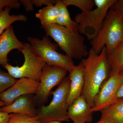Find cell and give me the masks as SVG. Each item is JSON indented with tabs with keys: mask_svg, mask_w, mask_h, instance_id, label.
Masks as SVG:
<instances>
[{
	"mask_svg": "<svg viewBox=\"0 0 123 123\" xmlns=\"http://www.w3.org/2000/svg\"><path fill=\"white\" fill-rule=\"evenodd\" d=\"M67 6H74L80 9L82 12H88L93 10L95 6L94 0H62Z\"/></svg>",
	"mask_w": 123,
	"mask_h": 123,
	"instance_id": "20",
	"label": "cell"
},
{
	"mask_svg": "<svg viewBox=\"0 0 123 123\" xmlns=\"http://www.w3.org/2000/svg\"><path fill=\"white\" fill-rule=\"evenodd\" d=\"M104 123V121L103 119L102 118H101L100 119V120H99V121H98V122H97V123Z\"/></svg>",
	"mask_w": 123,
	"mask_h": 123,
	"instance_id": "32",
	"label": "cell"
},
{
	"mask_svg": "<svg viewBox=\"0 0 123 123\" xmlns=\"http://www.w3.org/2000/svg\"><path fill=\"white\" fill-rule=\"evenodd\" d=\"M101 118L103 119L105 123H113L111 121H110V120H109L108 119L104 117L101 116Z\"/></svg>",
	"mask_w": 123,
	"mask_h": 123,
	"instance_id": "29",
	"label": "cell"
},
{
	"mask_svg": "<svg viewBox=\"0 0 123 123\" xmlns=\"http://www.w3.org/2000/svg\"><path fill=\"white\" fill-rule=\"evenodd\" d=\"M123 42V20L117 11L111 8L99 33L91 41V49L99 54L105 47L108 53Z\"/></svg>",
	"mask_w": 123,
	"mask_h": 123,
	"instance_id": "3",
	"label": "cell"
},
{
	"mask_svg": "<svg viewBox=\"0 0 123 123\" xmlns=\"http://www.w3.org/2000/svg\"><path fill=\"white\" fill-rule=\"evenodd\" d=\"M21 4L18 0H0V10L8 7L11 9L19 8Z\"/></svg>",
	"mask_w": 123,
	"mask_h": 123,
	"instance_id": "23",
	"label": "cell"
},
{
	"mask_svg": "<svg viewBox=\"0 0 123 123\" xmlns=\"http://www.w3.org/2000/svg\"><path fill=\"white\" fill-rule=\"evenodd\" d=\"M35 95L26 94L18 97L9 105L1 107L0 111L9 114L16 113L36 117L37 108L35 101Z\"/></svg>",
	"mask_w": 123,
	"mask_h": 123,
	"instance_id": "11",
	"label": "cell"
},
{
	"mask_svg": "<svg viewBox=\"0 0 123 123\" xmlns=\"http://www.w3.org/2000/svg\"><path fill=\"white\" fill-rule=\"evenodd\" d=\"M104 117L113 123H123V98L117 99L114 103L100 111Z\"/></svg>",
	"mask_w": 123,
	"mask_h": 123,
	"instance_id": "15",
	"label": "cell"
},
{
	"mask_svg": "<svg viewBox=\"0 0 123 123\" xmlns=\"http://www.w3.org/2000/svg\"><path fill=\"white\" fill-rule=\"evenodd\" d=\"M96 8L88 12H81L75 17L78 30L89 40L97 37L101 30L106 16L116 0H94Z\"/></svg>",
	"mask_w": 123,
	"mask_h": 123,
	"instance_id": "5",
	"label": "cell"
},
{
	"mask_svg": "<svg viewBox=\"0 0 123 123\" xmlns=\"http://www.w3.org/2000/svg\"><path fill=\"white\" fill-rule=\"evenodd\" d=\"M70 80V90L67 102L68 105L82 95L85 79L84 69L81 63L75 66L69 72Z\"/></svg>",
	"mask_w": 123,
	"mask_h": 123,
	"instance_id": "14",
	"label": "cell"
},
{
	"mask_svg": "<svg viewBox=\"0 0 123 123\" xmlns=\"http://www.w3.org/2000/svg\"><path fill=\"white\" fill-rule=\"evenodd\" d=\"M58 14V8L56 4L46 6L40 9L35 14L40 21L42 26L56 24Z\"/></svg>",
	"mask_w": 123,
	"mask_h": 123,
	"instance_id": "18",
	"label": "cell"
},
{
	"mask_svg": "<svg viewBox=\"0 0 123 123\" xmlns=\"http://www.w3.org/2000/svg\"><path fill=\"white\" fill-rule=\"evenodd\" d=\"M91 108L83 96L75 99L69 106L68 117L74 123H91L93 118Z\"/></svg>",
	"mask_w": 123,
	"mask_h": 123,
	"instance_id": "12",
	"label": "cell"
},
{
	"mask_svg": "<svg viewBox=\"0 0 123 123\" xmlns=\"http://www.w3.org/2000/svg\"><path fill=\"white\" fill-rule=\"evenodd\" d=\"M56 4L58 8V14L56 24L75 31L78 30L76 23L72 20L67 7L62 0H56Z\"/></svg>",
	"mask_w": 123,
	"mask_h": 123,
	"instance_id": "17",
	"label": "cell"
},
{
	"mask_svg": "<svg viewBox=\"0 0 123 123\" xmlns=\"http://www.w3.org/2000/svg\"><path fill=\"white\" fill-rule=\"evenodd\" d=\"M27 40L35 53L46 64L61 67L68 72L75 66L72 59L57 51L58 45L51 42L48 36L42 39L29 37Z\"/></svg>",
	"mask_w": 123,
	"mask_h": 123,
	"instance_id": "7",
	"label": "cell"
},
{
	"mask_svg": "<svg viewBox=\"0 0 123 123\" xmlns=\"http://www.w3.org/2000/svg\"><path fill=\"white\" fill-rule=\"evenodd\" d=\"M62 123L61 122H60V121H51V122H48V123H39V122H37L36 123Z\"/></svg>",
	"mask_w": 123,
	"mask_h": 123,
	"instance_id": "31",
	"label": "cell"
},
{
	"mask_svg": "<svg viewBox=\"0 0 123 123\" xmlns=\"http://www.w3.org/2000/svg\"><path fill=\"white\" fill-rule=\"evenodd\" d=\"M33 5L37 7H40L43 5L47 6L55 5L56 3L55 0H31Z\"/></svg>",
	"mask_w": 123,
	"mask_h": 123,
	"instance_id": "24",
	"label": "cell"
},
{
	"mask_svg": "<svg viewBox=\"0 0 123 123\" xmlns=\"http://www.w3.org/2000/svg\"><path fill=\"white\" fill-rule=\"evenodd\" d=\"M9 117V114L0 111V123H7Z\"/></svg>",
	"mask_w": 123,
	"mask_h": 123,
	"instance_id": "27",
	"label": "cell"
},
{
	"mask_svg": "<svg viewBox=\"0 0 123 123\" xmlns=\"http://www.w3.org/2000/svg\"><path fill=\"white\" fill-rule=\"evenodd\" d=\"M17 80L0 67V94L13 85Z\"/></svg>",
	"mask_w": 123,
	"mask_h": 123,
	"instance_id": "21",
	"label": "cell"
},
{
	"mask_svg": "<svg viewBox=\"0 0 123 123\" xmlns=\"http://www.w3.org/2000/svg\"><path fill=\"white\" fill-rule=\"evenodd\" d=\"M70 80L66 77L56 89L51 92L53 99L48 105L37 108V121L40 123L53 121H69L68 112L69 105L67 102L70 90Z\"/></svg>",
	"mask_w": 123,
	"mask_h": 123,
	"instance_id": "4",
	"label": "cell"
},
{
	"mask_svg": "<svg viewBox=\"0 0 123 123\" xmlns=\"http://www.w3.org/2000/svg\"><path fill=\"white\" fill-rule=\"evenodd\" d=\"M39 86V82L25 78H20L13 85L0 94V99L4 103V106L9 105L20 96L35 95Z\"/></svg>",
	"mask_w": 123,
	"mask_h": 123,
	"instance_id": "10",
	"label": "cell"
},
{
	"mask_svg": "<svg viewBox=\"0 0 123 123\" xmlns=\"http://www.w3.org/2000/svg\"><path fill=\"white\" fill-rule=\"evenodd\" d=\"M68 72L61 67L46 65L42 71L38 92L35 95L37 107L44 105L47 102L52 90L61 83L66 77Z\"/></svg>",
	"mask_w": 123,
	"mask_h": 123,
	"instance_id": "8",
	"label": "cell"
},
{
	"mask_svg": "<svg viewBox=\"0 0 123 123\" xmlns=\"http://www.w3.org/2000/svg\"><path fill=\"white\" fill-rule=\"evenodd\" d=\"M123 73L120 74L111 72L109 78L100 88L91 108L93 112L100 111L117 100L116 94L122 81Z\"/></svg>",
	"mask_w": 123,
	"mask_h": 123,
	"instance_id": "9",
	"label": "cell"
},
{
	"mask_svg": "<svg viewBox=\"0 0 123 123\" xmlns=\"http://www.w3.org/2000/svg\"><path fill=\"white\" fill-rule=\"evenodd\" d=\"M116 97L117 99L119 98H123V73L122 82L117 92Z\"/></svg>",
	"mask_w": 123,
	"mask_h": 123,
	"instance_id": "28",
	"label": "cell"
},
{
	"mask_svg": "<svg viewBox=\"0 0 123 123\" xmlns=\"http://www.w3.org/2000/svg\"><path fill=\"white\" fill-rule=\"evenodd\" d=\"M19 1L26 11H33V5L31 0H20Z\"/></svg>",
	"mask_w": 123,
	"mask_h": 123,
	"instance_id": "26",
	"label": "cell"
},
{
	"mask_svg": "<svg viewBox=\"0 0 123 123\" xmlns=\"http://www.w3.org/2000/svg\"><path fill=\"white\" fill-rule=\"evenodd\" d=\"M4 103L0 99V111L1 108L2 107L4 106Z\"/></svg>",
	"mask_w": 123,
	"mask_h": 123,
	"instance_id": "30",
	"label": "cell"
},
{
	"mask_svg": "<svg viewBox=\"0 0 123 123\" xmlns=\"http://www.w3.org/2000/svg\"><path fill=\"white\" fill-rule=\"evenodd\" d=\"M24 43L20 42L16 37L12 25L10 26L0 36V66L8 63L9 53L12 50H22Z\"/></svg>",
	"mask_w": 123,
	"mask_h": 123,
	"instance_id": "13",
	"label": "cell"
},
{
	"mask_svg": "<svg viewBox=\"0 0 123 123\" xmlns=\"http://www.w3.org/2000/svg\"><path fill=\"white\" fill-rule=\"evenodd\" d=\"M107 54L111 72L117 74L123 73V42Z\"/></svg>",
	"mask_w": 123,
	"mask_h": 123,
	"instance_id": "16",
	"label": "cell"
},
{
	"mask_svg": "<svg viewBox=\"0 0 123 123\" xmlns=\"http://www.w3.org/2000/svg\"><path fill=\"white\" fill-rule=\"evenodd\" d=\"M42 27L46 32V36L52 38L68 57L81 59L88 55L89 52L84 44V38L78 30L73 31L57 24Z\"/></svg>",
	"mask_w": 123,
	"mask_h": 123,
	"instance_id": "2",
	"label": "cell"
},
{
	"mask_svg": "<svg viewBox=\"0 0 123 123\" xmlns=\"http://www.w3.org/2000/svg\"><path fill=\"white\" fill-rule=\"evenodd\" d=\"M38 122L37 117H31L26 115L12 113L7 123H35Z\"/></svg>",
	"mask_w": 123,
	"mask_h": 123,
	"instance_id": "22",
	"label": "cell"
},
{
	"mask_svg": "<svg viewBox=\"0 0 123 123\" xmlns=\"http://www.w3.org/2000/svg\"><path fill=\"white\" fill-rule=\"evenodd\" d=\"M85 84L82 95L92 108L102 86L109 78L111 70L104 47L99 54L90 49L86 59L82 60Z\"/></svg>",
	"mask_w": 123,
	"mask_h": 123,
	"instance_id": "1",
	"label": "cell"
},
{
	"mask_svg": "<svg viewBox=\"0 0 123 123\" xmlns=\"http://www.w3.org/2000/svg\"><path fill=\"white\" fill-rule=\"evenodd\" d=\"M11 9V8L7 7L0 10V36L15 22L27 21V17L23 14L10 15V12Z\"/></svg>",
	"mask_w": 123,
	"mask_h": 123,
	"instance_id": "19",
	"label": "cell"
},
{
	"mask_svg": "<svg viewBox=\"0 0 123 123\" xmlns=\"http://www.w3.org/2000/svg\"><path fill=\"white\" fill-rule=\"evenodd\" d=\"M20 51L23 54L24 59L22 66H13L8 63L2 67L15 79L25 78L40 82L46 63L35 53L29 43H24Z\"/></svg>",
	"mask_w": 123,
	"mask_h": 123,
	"instance_id": "6",
	"label": "cell"
},
{
	"mask_svg": "<svg viewBox=\"0 0 123 123\" xmlns=\"http://www.w3.org/2000/svg\"><path fill=\"white\" fill-rule=\"evenodd\" d=\"M111 8L117 11L123 20V0H116Z\"/></svg>",
	"mask_w": 123,
	"mask_h": 123,
	"instance_id": "25",
	"label": "cell"
}]
</instances>
